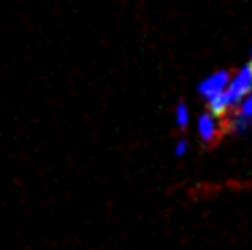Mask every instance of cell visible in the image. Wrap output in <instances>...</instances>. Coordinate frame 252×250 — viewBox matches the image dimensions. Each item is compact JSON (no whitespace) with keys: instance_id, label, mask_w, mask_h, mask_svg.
I'll return each instance as SVG.
<instances>
[{"instance_id":"cell-1","label":"cell","mask_w":252,"mask_h":250,"mask_svg":"<svg viewBox=\"0 0 252 250\" xmlns=\"http://www.w3.org/2000/svg\"><path fill=\"white\" fill-rule=\"evenodd\" d=\"M229 77H231V71L229 69H217L209 73L206 77H202L200 82L196 86V94L202 98L204 102L213 100V98H217L225 92V88L229 84Z\"/></svg>"},{"instance_id":"cell-2","label":"cell","mask_w":252,"mask_h":250,"mask_svg":"<svg viewBox=\"0 0 252 250\" xmlns=\"http://www.w3.org/2000/svg\"><path fill=\"white\" fill-rule=\"evenodd\" d=\"M225 119H227V127L236 133H246L252 129V92L242 98L240 104Z\"/></svg>"},{"instance_id":"cell-3","label":"cell","mask_w":252,"mask_h":250,"mask_svg":"<svg viewBox=\"0 0 252 250\" xmlns=\"http://www.w3.org/2000/svg\"><path fill=\"white\" fill-rule=\"evenodd\" d=\"M194 129L202 144H213L221 136V117L213 115L211 111H202L194 121Z\"/></svg>"},{"instance_id":"cell-4","label":"cell","mask_w":252,"mask_h":250,"mask_svg":"<svg viewBox=\"0 0 252 250\" xmlns=\"http://www.w3.org/2000/svg\"><path fill=\"white\" fill-rule=\"evenodd\" d=\"M173 121H175L179 131H186L188 127H190V123H192V111H190V106H188L186 102H177L175 104V109H173Z\"/></svg>"},{"instance_id":"cell-5","label":"cell","mask_w":252,"mask_h":250,"mask_svg":"<svg viewBox=\"0 0 252 250\" xmlns=\"http://www.w3.org/2000/svg\"><path fill=\"white\" fill-rule=\"evenodd\" d=\"M188 148H190V142H188V138H186V136L177 138V140H175V146H173V155H175L177 158H182V156L188 155Z\"/></svg>"},{"instance_id":"cell-6","label":"cell","mask_w":252,"mask_h":250,"mask_svg":"<svg viewBox=\"0 0 252 250\" xmlns=\"http://www.w3.org/2000/svg\"><path fill=\"white\" fill-rule=\"evenodd\" d=\"M250 62H252V46H250Z\"/></svg>"},{"instance_id":"cell-7","label":"cell","mask_w":252,"mask_h":250,"mask_svg":"<svg viewBox=\"0 0 252 250\" xmlns=\"http://www.w3.org/2000/svg\"><path fill=\"white\" fill-rule=\"evenodd\" d=\"M250 65H252V62H250Z\"/></svg>"}]
</instances>
